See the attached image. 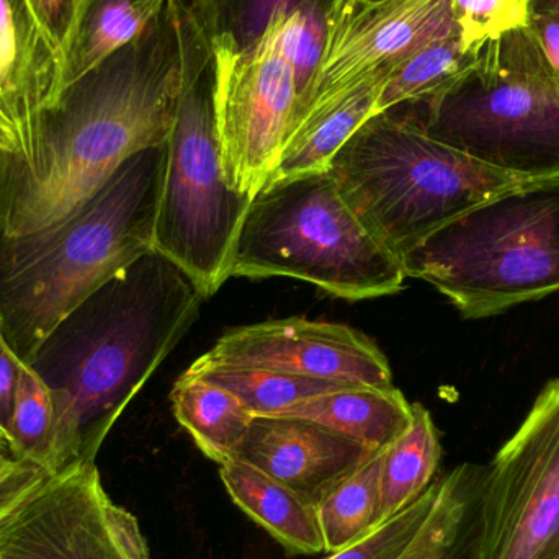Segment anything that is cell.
Wrapping results in <instances>:
<instances>
[{
	"instance_id": "cell-1",
	"label": "cell",
	"mask_w": 559,
	"mask_h": 559,
	"mask_svg": "<svg viewBox=\"0 0 559 559\" xmlns=\"http://www.w3.org/2000/svg\"><path fill=\"white\" fill-rule=\"evenodd\" d=\"M195 15L170 0L150 26L66 85L22 153L0 151V239L62 225L118 167L169 140Z\"/></svg>"
},
{
	"instance_id": "cell-2",
	"label": "cell",
	"mask_w": 559,
	"mask_h": 559,
	"mask_svg": "<svg viewBox=\"0 0 559 559\" xmlns=\"http://www.w3.org/2000/svg\"><path fill=\"white\" fill-rule=\"evenodd\" d=\"M205 295L151 249L72 309L29 367L55 406L49 475L92 465L111 427L199 318Z\"/></svg>"
},
{
	"instance_id": "cell-3",
	"label": "cell",
	"mask_w": 559,
	"mask_h": 559,
	"mask_svg": "<svg viewBox=\"0 0 559 559\" xmlns=\"http://www.w3.org/2000/svg\"><path fill=\"white\" fill-rule=\"evenodd\" d=\"M167 143L124 160L62 225L0 239V332L23 364L91 293L154 249Z\"/></svg>"
},
{
	"instance_id": "cell-4",
	"label": "cell",
	"mask_w": 559,
	"mask_h": 559,
	"mask_svg": "<svg viewBox=\"0 0 559 559\" xmlns=\"http://www.w3.org/2000/svg\"><path fill=\"white\" fill-rule=\"evenodd\" d=\"M328 170L365 229L400 259L463 213L502 193L550 182L496 169L447 146L396 108L365 121Z\"/></svg>"
},
{
	"instance_id": "cell-5",
	"label": "cell",
	"mask_w": 559,
	"mask_h": 559,
	"mask_svg": "<svg viewBox=\"0 0 559 559\" xmlns=\"http://www.w3.org/2000/svg\"><path fill=\"white\" fill-rule=\"evenodd\" d=\"M394 108L488 166L559 180V82L528 25L486 41L442 94Z\"/></svg>"
},
{
	"instance_id": "cell-6",
	"label": "cell",
	"mask_w": 559,
	"mask_h": 559,
	"mask_svg": "<svg viewBox=\"0 0 559 559\" xmlns=\"http://www.w3.org/2000/svg\"><path fill=\"white\" fill-rule=\"evenodd\" d=\"M233 277L302 280L348 301L394 295L407 278L328 169L272 180L255 193L233 246Z\"/></svg>"
},
{
	"instance_id": "cell-7",
	"label": "cell",
	"mask_w": 559,
	"mask_h": 559,
	"mask_svg": "<svg viewBox=\"0 0 559 559\" xmlns=\"http://www.w3.org/2000/svg\"><path fill=\"white\" fill-rule=\"evenodd\" d=\"M468 319L559 292V180L502 193L427 236L401 259Z\"/></svg>"
},
{
	"instance_id": "cell-8",
	"label": "cell",
	"mask_w": 559,
	"mask_h": 559,
	"mask_svg": "<svg viewBox=\"0 0 559 559\" xmlns=\"http://www.w3.org/2000/svg\"><path fill=\"white\" fill-rule=\"evenodd\" d=\"M251 200L233 190L223 173L212 48L195 16L182 94L167 140L154 249L190 275L206 299L229 280L233 246Z\"/></svg>"
},
{
	"instance_id": "cell-9",
	"label": "cell",
	"mask_w": 559,
	"mask_h": 559,
	"mask_svg": "<svg viewBox=\"0 0 559 559\" xmlns=\"http://www.w3.org/2000/svg\"><path fill=\"white\" fill-rule=\"evenodd\" d=\"M209 43L223 173L233 190L254 199L292 134L299 100L295 71L280 48L274 20L249 48L225 38Z\"/></svg>"
},
{
	"instance_id": "cell-10",
	"label": "cell",
	"mask_w": 559,
	"mask_h": 559,
	"mask_svg": "<svg viewBox=\"0 0 559 559\" xmlns=\"http://www.w3.org/2000/svg\"><path fill=\"white\" fill-rule=\"evenodd\" d=\"M479 559H559V380L486 466Z\"/></svg>"
},
{
	"instance_id": "cell-11",
	"label": "cell",
	"mask_w": 559,
	"mask_h": 559,
	"mask_svg": "<svg viewBox=\"0 0 559 559\" xmlns=\"http://www.w3.org/2000/svg\"><path fill=\"white\" fill-rule=\"evenodd\" d=\"M453 35L459 28L452 0H332L324 51L299 97L289 138L374 72Z\"/></svg>"
},
{
	"instance_id": "cell-12",
	"label": "cell",
	"mask_w": 559,
	"mask_h": 559,
	"mask_svg": "<svg viewBox=\"0 0 559 559\" xmlns=\"http://www.w3.org/2000/svg\"><path fill=\"white\" fill-rule=\"evenodd\" d=\"M0 559H151L140 522L115 504L95 463L49 475L0 542Z\"/></svg>"
},
{
	"instance_id": "cell-13",
	"label": "cell",
	"mask_w": 559,
	"mask_h": 559,
	"mask_svg": "<svg viewBox=\"0 0 559 559\" xmlns=\"http://www.w3.org/2000/svg\"><path fill=\"white\" fill-rule=\"evenodd\" d=\"M192 367H254L365 386L393 384L388 358L367 335L302 318L231 329Z\"/></svg>"
},
{
	"instance_id": "cell-14",
	"label": "cell",
	"mask_w": 559,
	"mask_h": 559,
	"mask_svg": "<svg viewBox=\"0 0 559 559\" xmlns=\"http://www.w3.org/2000/svg\"><path fill=\"white\" fill-rule=\"evenodd\" d=\"M378 452L314 420L255 416L236 459L319 504Z\"/></svg>"
},
{
	"instance_id": "cell-15",
	"label": "cell",
	"mask_w": 559,
	"mask_h": 559,
	"mask_svg": "<svg viewBox=\"0 0 559 559\" xmlns=\"http://www.w3.org/2000/svg\"><path fill=\"white\" fill-rule=\"evenodd\" d=\"M61 91L62 52L28 0H0V117L12 131V153L25 150L39 111Z\"/></svg>"
},
{
	"instance_id": "cell-16",
	"label": "cell",
	"mask_w": 559,
	"mask_h": 559,
	"mask_svg": "<svg viewBox=\"0 0 559 559\" xmlns=\"http://www.w3.org/2000/svg\"><path fill=\"white\" fill-rule=\"evenodd\" d=\"M219 476L236 506L289 555L325 554L318 504L242 460L222 465Z\"/></svg>"
},
{
	"instance_id": "cell-17",
	"label": "cell",
	"mask_w": 559,
	"mask_h": 559,
	"mask_svg": "<svg viewBox=\"0 0 559 559\" xmlns=\"http://www.w3.org/2000/svg\"><path fill=\"white\" fill-rule=\"evenodd\" d=\"M396 66L381 69L350 92L332 102L302 121L283 147L278 166L267 182L328 169L338 150L350 140L352 134L374 115L378 97L393 74ZM265 182V183H267Z\"/></svg>"
},
{
	"instance_id": "cell-18",
	"label": "cell",
	"mask_w": 559,
	"mask_h": 559,
	"mask_svg": "<svg viewBox=\"0 0 559 559\" xmlns=\"http://www.w3.org/2000/svg\"><path fill=\"white\" fill-rule=\"evenodd\" d=\"M280 416L314 420L371 450H384L413 423V404L393 384L357 386L312 397Z\"/></svg>"
},
{
	"instance_id": "cell-19",
	"label": "cell",
	"mask_w": 559,
	"mask_h": 559,
	"mask_svg": "<svg viewBox=\"0 0 559 559\" xmlns=\"http://www.w3.org/2000/svg\"><path fill=\"white\" fill-rule=\"evenodd\" d=\"M170 0H81L62 49V88L138 38Z\"/></svg>"
},
{
	"instance_id": "cell-20",
	"label": "cell",
	"mask_w": 559,
	"mask_h": 559,
	"mask_svg": "<svg viewBox=\"0 0 559 559\" xmlns=\"http://www.w3.org/2000/svg\"><path fill=\"white\" fill-rule=\"evenodd\" d=\"M486 466L463 463L439 478L429 521L400 559H479V511Z\"/></svg>"
},
{
	"instance_id": "cell-21",
	"label": "cell",
	"mask_w": 559,
	"mask_h": 559,
	"mask_svg": "<svg viewBox=\"0 0 559 559\" xmlns=\"http://www.w3.org/2000/svg\"><path fill=\"white\" fill-rule=\"evenodd\" d=\"M170 401L174 416L210 460L222 466L236 459L255 417L239 397L187 370Z\"/></svg>"
},
{
	"instance_id": "cell-22",
	"label": "cell",
	"mask_w": 559,
	"mask_h": 559,
	"mask_svg": "<svg viewBox=\"0 0 559 559\" xmlns=\"http://www.w3.org/2000/svg\"><path fill=\"white\" fill-rule=\"evenodd\" d=\"M442 459L439 430L423 404H413V423L390 447L381 463L380 524L419 499L436 481Z\"/></svg>"
},
{
	"instance_id": "cell-23",
	"label": "cell",
	"mask_w": 559,
	"mask_h": 559,
	"mask_svg": "<svg viewBox=\"0 0 559 559\" xmlns=\"http://www.w3.org/2000/svg\"><path fill=\"white\" fill-rule=\"evenodd\" d=\"M189 371L235 394L254 416H280L312 397L365 386L254 367H190Z\"/></svg>"
},
{
	"instance_id": "cell-24",
	"label": "cell",
	"mask_w": 559,
	"mask_h": 559,
	"mask_svg": "<svg viewBox=\"0 0 559 559\" xmlns=\"http://www.w3.org/2000/svg\"><path fill=\"white\" fill-rule=\"evenodd\" d=\"M476 52L463 49L459 35L439 39L397 64L378 97L374 115L400 105L430 100L455 84L475 62Z\"/></svg>"
},
{
	"instance_id": "cell-25",
	"label": "cell",
	"mask_w": 559,
	"mask_h": 559,
	"mask_svg": "<svg viewBox=\"0 0 559 559\" xmlns=\"http://www.w3.org/2000/svg\"><path fill=\"white\" fill-rule=\"evenodd\" d=\"M383 450L338 483L318 504L325 554L341 550L380 525Z\"/></svg>"
},
{
	"instance_id": "cell-26",
	"label": "cell",
	"mask_w": 559,
	"mask_h": 559,
	"mask_svg": "<svg viewBox=\"0 0 559 559\" xmlns=\"http://www.w3.org/2000/svg\"><path fill=\"white\" fill-rule=\"evenodd\" d=\"M55 437V406L45 381L23 364L13 401L7 443L15 459L35 463L48 472Z\"/></svg>"
},
{
	"instance_id": "cell-27",
	"label": "cell",
	"mask_w": 559,
	"mask_h": 559,
	"mask_svg": "<svg viewBox=\"0 0 559 559\" xmlns=\"http://www.w3.org/2000/svg\"><path fill=\"white\" fill-rule=\"evenodd\" d=\"M308 0H190L209 38H225L239 49L254 45L269 23Z\"/></svg>"
},
{
	"instance_id": "cell-28",
	"label": "cell",
	"mask_w": 559,
	"mask_h": 559,
	"mask_svg": "<svg viewBox=\"0 0 559 559\" xmlns=\"http://www.w3.org/2000/svg\"><path fill=\"white\" fill-rule=\"evenodd\" d=\"M331 2L332 0H308L274 19L280 48L295 71L299 97L314 75L324 51Z\"/></svg>"
},
{
	"instance_id": "cell-29",
	"label": "cell",
	"mask_w": 559,
	"mask_h": 559,
	"mask_svg": "<svg viewBox=\"0 0 559 559\" xmlns=\"http://www.w3.org/2000/svg\"><path fill=\"white\" fill-rule=\"evenodd\" d=\"M439 479H436L413 504L388 521L381 522L354 544L332 551L329 557L322 559H400L429 521L439 498Z\"/></svg>"
},
{
	"instance_id": "cell-30",
	"label": "cell",
	"mask_w": 559,
	"mask_h": 559,
	"mask_svg": "<svg viewBox=\"0 0 559 559\" xmlns=\"http://www.w3.org/2000/svg\"><path fill=\"white\" fill-rule=\"evenodd\" d=\"M460 41L468 52L489 39L528 25L531 0H452Z\"/></svg>"
},
{
	"instance_id": "cell-31",
	"label": "cell",
	"mask_w": 559,
	"mask_h": 559,
	"mask_svg": "<svg viewBox=\"0 0 559 559\" xmlns=\"http://www.w3.org/2000/svg\"><path fill=\"white\" fill-rule=\"evenodd\" d=\"M48 478L41 466L15 459L10 452L0 453V542Z\"/></svg>"
},
{
	"instance_id": "cell-32",
	"label": "cell",
	"mask_w": 559,
	"mask_h": 559,
	"mask_svg": "<svg viewBox=\"0 0 559 559\" xmlns=\"http://www.w3.org/2000/svg\"><path fill=\"white\" fill-rule=\"evenodd\" d=\"M45 32L62 52L81 0H28Z\"/></svg>"
},
{
	"instance_id": "cell-33",
	"label": "cell",
	"mask_w": 559,
	"mask_h": 559,
	"mask_svg": "<svg viewBox=\"0 0 559 559\" xmlns=\"http://www.w3.org/2000/svg\"><path fill=\"white\" fill-rule=\"evenodd\" d=\"M23 361L0 332V432L5 437L12 419L13 401Z\"/></svg>"
},
{
	"instance_id": "cell-34",
	"label": "cell",
	"mask_w": 559,
	"mask_h": 559,
	"mask_svg": "<svg viewBox=\"0 0 559 559\" xmlns=\"http://www.w3.org/2000/svg\"><path fill=\"white\" fill-rule=\"evenodd\" d=\"M531 12L559 16V0H531Z\"/></svg>"
},
{
	"instance_id": "cell-35",
	"label": "cell",
	"mask_w": 559,
	"mask_h": 559,
	"mask_svg": "<svg viewBox=\"0 0 559 559\" xmlns=\"http://www.w3.org/2000/svg\"><path fill=\"white\" fill-rule=\"evenodd\" d=\"M13 150H15V141H13L12 131L0 117V151L12 153Z\"/></svg>"
},
{
	"instance_id": "cell-36",
	"label": "cell",
	"mask_w": 559,
	"mask_h": 559,
	"mask_svg": "<svg viewBox=\"0 0 559 559\" xmlns=\"http://www.w3.org/2000/svg\"><path fill=\"white\" fill-rule=\"evenodd\" d=\"M3 452H10L9 450V443H7L5 437L2 436V432H0V453Z\"/></svg>"
}]
</instances>
